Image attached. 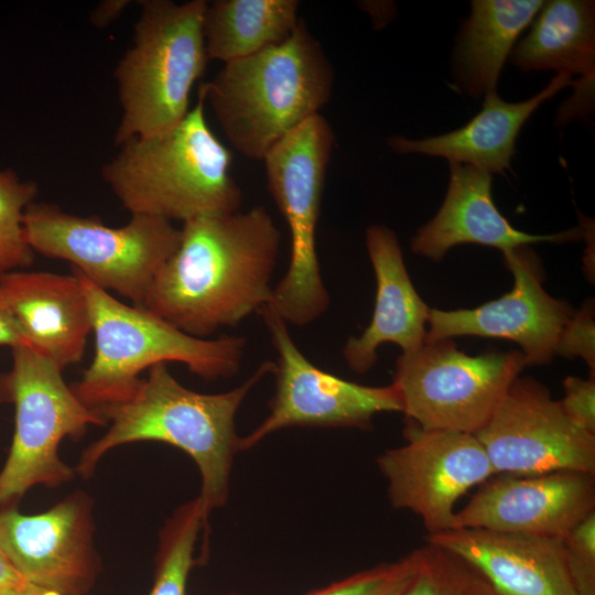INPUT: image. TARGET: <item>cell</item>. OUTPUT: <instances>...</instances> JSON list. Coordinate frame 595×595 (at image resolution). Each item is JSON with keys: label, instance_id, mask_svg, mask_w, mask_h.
<instances>
[{"label": "cell", "instance_id": "6da1fadb", "mask_svg": "<svg viewBox=\"0 0 595 595\" xmlns=\"http://www.w3.org/2000/svg\"><path fill=\"white\" fill-rule=\"evenodd\" d=\"M141 305L205 338L269 304L282 234L264 206L184 221Z\"/></svg>", "mask_w": 595, "mask_h": 595}, {"label": "cell", "instance_id": "7a4b0ae2", "mask_svg": "<svg viewBox=\"0 0 595 595\" xmlns=\"http://www.w3.org/2000/svg\"><path fill=\"white\" fill-rule=\"evenodd\" d=\"M273 371L274 363L264 360L234 389L202 393L181 385L166 363L150 367L130 397L93 409L110 426L84 451L76 472L90 477L101 457L119 445L167 443L195 462L202 480L198 497L209 516L228 500L232 462L239 452L236 414L251 389Z\"/></svg>", "mask_w": 595, "mask_h": 595}, {"label": "cell", "instance_id": "3957f363", "mask_svg": "<svg viewBox=\"0 0 595 595\" xmlns=\"http://www.w3.org/2000/svg\"><path fill=\"white\" fill-rule=\"evenodd\" d=\"M334 77L324 48L300 20L284 42L224 64L198 93L232 148L262 160L285 134L320 113Z\"/></svg>", "mask_w": 595, "mask_h": 595}, {"label": "cell", "instance_id": "277c9868", "mask_svg": "<svg viewBox=\"0 0 595 595\" xmlns=\"http://www.w3.org/2000/svg\"><path fill=\"white\" fill-rule=\"evenodd\" d=\"M205 98L174 128L131 138L101 166V176L131 215L187 221L238 212L242 192L231 152L205 118Z\"/></svg>", "mask_w": 595, "mask_h": 595}, {"label": "cell", "instance_id": "5b68a950", "mask_svg": "<svg viewBox=\"0 0 595 595\" xmlns=\"http://www.w3.org/2000/svg\"><path fill=\"white\" fill-rule=\"evenodd\" d=\"M86 294L96 350L79 381L71 385L88 408L120 402L134 391L142 370L159 363L178 361L205 380L235 376L247 339L224 335L216 339L185 334L142 306L127 305L88 280L77 269Z\"/></svg>", "mask_w": 595, "mask_h": 595}, {"label": "cell", "instance_id": "8992f818", "mask_svg": "<svg viewBox=\"0 0 595 595\" xmlns=\"http://www.w3.org/2000/svg\"><path fill=\"white\" fill-rule=\"evenodd\" d=\"M139 3L131 46L113 73L122 109L115 133L118 147L178 125L208 62L203 29L207 1Z\"/></svg>", "mask_w": 595, "mask_h": 595}, {"label": "cell", "instance_id": "52a82bcc", "mask_svg": "<svg viewBox=\"0 0 595 595\" xmlns=\"http://www.w3.org/2000/svg\"><path fill=\"white\" fill-rule=\"evenodd\" d=\"M335 133L316 113L264 155L267 185L291 236L288 269L273 286L269 305L289 325L318 320L331 302L316 250V228Z\"/></svg>", "mask_w": 595, "mask_h": 595}, {"label": "cell", "instance_id": "ba28073f", "mask_svg": "<svg viewBox=\"0 0 595 595\" xmlns=\"http://www.w3.org/2000/svg\"><path fill=\"white\" fill-rule=\"evenodd\" d=\"M23 232L34 252L69 261L93 283L136 306L181 239V230L163 218L131 215L126 225L110 227L97 216L36 202L24 212Z\"/></svg>", "mask_w": 595, "mask_h": 595}, {"label": "cell", "instance_id": "9c48e42d", "mask_svg": "<svg viewBox=\"0 0 595 595\" xmlns=\"http://www.w3.org/2000/svg\"><path fill=\"white\" fill-rule=\"evenodd\" d=\"M0 401L15 409L12 444L0 472V507H12L36 485L69 482L74 470L58 456L61 442L78 440L91 424H106L75 396L62 371L30 346L12 348V367L0 375Z\"/></svg>", "mask_w": 595, "mask_h": 595}, {"label": "cell", "instance_id": "30bf717a", "mask_svg": "<svg viewBox=\"0 0 595 595\" xmlns=\"http://www.w3.org/2000/svg\"><path fill=\"white\" fill-rule=\"evenodd\" d=\"M523 367L521 351L470 356L442 338L401 354L392 383L407 419L424 429L476 434Z\"/></svg>", "mask_w": 595, "mask_h": 595}, {"label": "cell", "instance_id": "8fae6325", "mask_svg": "<svg viewBox=\"0 0 595 595\" xmlns=\"http://www.w3.org/2000/svg\"><path fill=\"white\" fill-rule=\"evenodd\" d=\"M277 351L275 392L268 415L239 439V451L292 426L357 428L368 430L381 412H402L393 383L375 387L345 380L313 365L292 339L288 324L264 305L258 312Z\"/></svg>", "mask_w": 595, "mask_h": 595}, {"label": "cell", "instance_id": "7c38bea8", "mask_svg": "<svg viewBox=\"0 0 595 595\" xmlns=\"http://www.w3.org/2000/svg\"><path fill=\"white\" fill-rule=\"evenodd\" d=\"M404 444L386 450L377 465L396 509L421 518L428 534L454 528L455 504L496 475L475 434L424 429L407 419Z\"/></svg>", "mask_w": 595, "mask_h": 595}, {"label": "cell", "instance_id": "4fadbf2b", "mask_svg": "<svg viewBox=\"0 0 595 595\" xmlns=\"http://www.w3.org/2000/svg\"><path fill=\"white\" fill-rule=\"evenodd\" d=\"M475 435L496 475L595 474V435L575 425L532 378L517 377Z\"/></svg>", "mask_w": 595, "mask_h": 595}, {"label": "cell", "instance_id": "5bb4252c", "mask_svg": "<svg viewBox=\"0 0 595 595\" xmlns=\"http://www.w3.org/2000/svg\"><path fill=\"white\" fill-rule=\"evenodd\" d=\"M0 549L32 585L58 595H86L100 571L93 500L76 491L48 510H0Z\"/></svg>", "mask_w": 595, "mask_h": 595}, {"label": "cell", "instance_id": "9a60e30c", "mask_svg": "<svg viewBox=\"0 0 595 595\" xmlns=\"http://www.w3.org/2000/svg\"><path fill=\"white\" fill-rule=\"evenodd\" d=\"M502 256L513 275L512 290L475 309H430L425 342L466 335L505 338L520 346L524 366L547 365L574 311L544 291L540 262L529 246Z\"/></svg>", "mask_w": 595, "mask_h": 595}, {"label": "cell", "instance_id": "2e32d148", "mask_svg": "<svg viewBox=\"0 0 595 595\" xmlns=\"http://www.w3.org/2000/svg\"><path fill=\"white\" fill-rule=\"evenodd\" d=\"M595 511V474L495 475L456 511L454 528L564 539Z\"/></svg>", "mask_w": 595, "mask_h": 595}, {"label": "cell", "instance_id": "e0dca14e", "mask_svg": "<svg viewBox=\"0 0 595 595\" xmlns=\"http://www.w3.org/2000/svg\"><path fill=\"white\" fill-rule=\"evenodd\" d=\"M425 542L469 563L495 595H577L563 539L461 528L428 534Z\"/></svg>", "mask_w": 595, "mask_h": 595}, {"label": "cell", "instance_id": "ac0fdd59", "mask_svg": "<svg viewBox=\"0 0 595 595\" xmlns=\"http://www.w3.org/2000/svg\"><path fill=\"white\" fill-rule=\"evenodd\" d=\"M582 227L550 235L516 229L498 210L491 195V174L472 165L450 162V181L436 215L416 229L410 248L415 255L441 261L458 245L475 244L502 252L536 242L577 241Z\"/></svg>", "mask_w": 595, "mask_h": 595}, {"label": "cell", "instance_id": "d6986e66", "mask_svg": "<svg viewBox=\"0 0 595 595\" xmlns=\"http://www.w3.org/2000/svg\"><path fill=\"white\" fill-rule=\"evenodd\" d=\"M0 285L33 349L61 371L80 361L93 322L75 273L13 270L0 273Z\"/></svg>", "mask_w": 595, "mask_h": 595}, {"label": "cell", "instance_id": "ffe728a7", "mask_svg": "<svg viewBox=\"0 0 595 595\" xmlns=\"http://www.w3.org/2000/svg\"><path fill=\"white\" fill-rule=\"evenodd\" d=\"M529 33L517 42L509 60L521 71H555L571 77L574 93L558 112L556 123L566 125L593 112L595 84V2L544 1Z\"/></svg>", "mask_w": 595, "mask_h": 595}, {"label": "cell", "instance_id": "44dd1931", "mask_svg": "<svg viewBox=\"0 0 595 595\" xmlns=\"http://www.w3.org/2000/svg\"><path fill=\"white\" fill-rule=\"evenodd\" d=\"M366 247L376 277V300L371 321L360 336L343 347L348 367L369 371L378 359L377 349L392 343L402 354L418 350L425 342L429 306L414 289L393 230L372 225L366 230Z\"/></svg>", "mask_w": 595, "mask_h": 595}, {"label": "cell", "instance_id": "7402d4cb", "mask_svg": "<svg viewBox=\"0 0 595 595\" xmlns=\"http://www.w3.org/2000/svg\"><path fill=\"white\" fill-rule=\"evenodd\" d=\"M572 85L570 75L558 73L541 91L523 101L507 102L493 93L485 96L479 112L456 130L416 140L392 136L387 144L398 154L440 156L489 174H504L510 170L516 139L524 122L541 104Z\"/></svg>", "mask_w": 595, "mask_h": 595}, {"label": "cell", "instance_id": "603a6c76", "mask_svg": "<svg viewBox=\"0 0 595 595\" xmlns=\"http://www.w3.org/2000/svg\"><path fill=\"white\" fill-rule=\"evenodd\" d=\"M544 1L473 0L453 56L456 87L479 98L496 91L497 82L520 33Z\"/></svg>", "mask_w": 595, "mask_h": 595}, {"label": "cell", "instance_id": "cb8c5ba5", "mask_svg": "<svg viewBox=\"0 0 595 595\" xmlns=\"http://www.w3.org/2000/svg\"><path fill=\"white\" fill-rule=\"evenodd\" d=\"M296 0H216L207 3L204 39L208 60L224 64L284 42L296 29Z\"/></svg>", "mask_w": 595, "mask_h": 595}, {"label": "cell", "instance_id": "d4e9b609", "mask_svg": "<svg viewBox=\"0 0 595 595\" xmlns=\"http://www.w3.org/2000/svg\"><path fill=\"white\" fill-rule=\"evenodd\" d=\"M207 519L199 497L181 505L166 519L159 534L154 583L149 595H186L187 578L196 563V542Z\"/></svg>", "mask_w": 595, "mask_h": 595}, {"label": "cell", "instance_id": "484cf974", "mask_svg": "<svg viewBox=\"0 0 595 595\" xmlns=\"http://www.w3.org/2000/svg\"><path fill=\"white\" fill-rule=\"evenodd\" d=\"M414 551L415 571L401 595H495L484 576L453 552L428 542Z\"/></svg>", "mask_w": 595, "mask_h": 595}, {"label": "cell", "instance_id": "4316f807", "mask_svg": "<svg viewBox=\"0 0 595 595\" xmlns=\"http://www.w3.org/2000/svg\"><path fill=\"white\" fill-rule=\"evenodd\" d=\"M37 191L34 181L0 166V273L28 268L34 261V251L24 239L23 215Z\"/></svg>", "mask_w": 595, "mask_h": 595}, {"label": "cell", "instance_id": "83f0119b", "mask_svg": "<svg viewBox=\"0 0 595 595\" xmlns=\"http://www.w3.org/2000/svg\"><path fill=\"white\" fill-rule=\"evenodd\" d=\"M413 550L397 561L359 571L305 595H401L415 571Z\"/></svg>", "mask_w": 595, "mask_h": 595}, {"label": "cell", "instance_id": "f1b7e54d", "mask_svg": "<svg viewBox=\"0 0 595 595\" xmlns=\"http://www.w3.org/2000/svg\"><path fill=\"white\" fill-rule=\"evenodd\" d=\"M566 567L577 595H595V511L564 539Z\"/></svg>", "mask_w": 595, "mask_h": 595}, {"label": "cell", "instance_id": "f546056e", "mask_svg": "<svg viewBox=\"0 0 595 595\" xmlns=\"http://www.w3.org/2000/svg\"><path fill=\"white\" fill-rule=\"evenodd\" d=\"M567 359L580 357L587 364L591 375H595V320L594 302L587 300L574 312L562 328L554 355Z\"/></svg>", "mask_w": 595, "mask_h": 595}, {"label": "cell", "instance_id": "4dcf8cb0", "mask_svg": "<svg viewBox=\"0 0 595 595\" xmlns=\"http://www.w3.org/2000/svg\"><path fill=\"white\" fill-rule=\"evenodd\" d=\"M564 398L559 401L564 414L578 428L595 435V375L588 379L566 377Z\"/></svg>", "mask_w": 595, "mask_h": 595}, {"label": "cell", "instance_id": "1f68e13d", "mask_svg": "<svg viewBox=\"0 0 595 595\" xmlns=\"http://www.w3.org/2000/svg\"><path fill=\"white\" fill-rule=\"evenodd\" d=\"M0 345L11 348L30 346V343L20 323L10 309L0 285Z\"/></svg>", "mask_w": 595, "mask_h": 595}, {"label": "cell", "instance_id": "d6a6232c", "mask_svg": "<svg viewBox=\"0 0 595 595\" xmlns=\"http://www.w3.org/2000/svg\"><path fill=\"white\" fill-rule=\"evenodd\" d=\"M37 589L20 574L0 549V595H30Z\"/></svg>", "mask_w": 595, "mask_h": 595}, {"label": "cell", "instance_id": "836d02e7", "mask_svg": "<svg viewBox=\"0 0 595 595\" xmlns=\"http://www.w3.org/2000/svg\"><path fill=\"white\" fill-rule=\"evenodd\" d=\"M131 3L129 0H104L90 12L89 21L97 29H105L117 20Z\"/></svg>", "mask_w": 595, "mask_h": 595}, {"label": "cell", "instance_id": "e575fe53", "mask_svg": "<svg viewBox=\"0 0 595 595\" xmlns=\"http://www.w3.org/2000/svg\"><path fill=\"white\" fill-rule=\"evenodd\" d=\"M581 227L583 230L582 238L586 240V255L584 257V269L587 278L592 282L594 281V224L593 219L585 217L584 215L580 216Z\"/></svg>", "mask_w": 595, "mask_h": 595}, {"label": "cell", "instance_id": "d590c367", "mask_svg": "<svg viewBox=\"0 0 595 595\" xmlns=\"http://www.w3.org/2000/svg\"><path fill=\"white\" fill-rule=\"evenodd\" d=\"M360 7L371 17L375 25L380 28L393 17V6L387 2H361Z\"/></svg>", "mask_w": 595, "mask_h": 595}, {"label": "cell", "instance_id": "8d00e7d4", "mask_svg": "<svg viewBox=\"0 0 595 595\" xmlns=\"http://www.w3.org/2000/svg\"><path fill=\"white\" fill-rule=\"evenodd\" d=\"M30 595H58L57 593L55 592H51V591H45V589H37L36 592H34L33 594H30Z\"/></svg>", "mask_w": 595, "mask_h": 595}, {"label": "cell", "instance_id": "74e56055", "mask_svg": "<svg viewBox=\"0 0 595 595\" xmlns=\"http://www.w3.org/2000/svg\"><path fill=\"white\" fill-rule=\"evenodd\" d=\"M226 595H245V594L230 593V594H226Z\"/></svg>", "mask_w": 595, "mask_h": 595}]
</instances>
